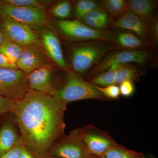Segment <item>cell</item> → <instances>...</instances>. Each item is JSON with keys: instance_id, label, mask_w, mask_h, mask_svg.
<instances>
[{"instance_id": "1", "label": "cell", "mask_w": 158, "mask_h": 158, "mask_svg": "<svg viewBox=\"0 0 158 158\" xmlns=\"http://www.w3.org/2000/svg\"><path fill=\"white\" fill-rule=\"evenodd\" d=\"M66 106L51 94L32 89L14 102L11 113L21 139L36 158L48 153L54 143L65 135Z\"/></svg>"}, {"instance_id": "9", "label": "cell", "mask_w": 158, "mask_h": 158, "mask_svg": "<svg viewBox=\"0 0 158 158\" xmlns=\"http://www.w3.org/2000/svg\"><path fill=\"white\" fill-rule=\"evenodd\" d=\"M82 139L90 153L101 157L112 148L119 144L108 133L92 125L79 128Z\"/></svg>"}, {"instance_id": "25", "label": "cell", "mask_w": 158, "mask_h": 158, "mask_svg": "<svg viewBox=\"0 0 158 158\" xmlns=\"http://www.w3.org/2000/svg\"><path fill=\"white\" fill-rule=\"evenodd\" d=\"M0 4L17 7L34 6L43 8L40 2L36 0H0Z\"/></svg>"}, {"instance_id": "6", "label": "cell", "mask_w": 158, "mask_h": 158, "mask_svg": "<svg viewBox=\"0 0 158 158\" xmlns=\"http://www.w3.org/2000/svg\"><path fill=\"white\" fill-rule=\"evenodd\" d=\"M56 23L62 34L72 39L113 42V34L110 32L91 28L77 20H57Z\"/></svg>"}, {"instance_id": "35", "label": "cell", "mask_w": 158, "mask_h": 158, "mask_svg": "<svg viewBox=\"0 0 158 158\" xmlns=\"http://www.w3.org/2000/svg\"><path fill=\"white\" fill-rule=\"evenodd\" d=\"M41 158H57L56 157H55L53 156L50 155H49L48 153L46 155L44 156H43L42 157H41Z\"/></svg>"}, {"instance_id": "15", "label": "cell", "mask_w": 158, "mask_h": 158, "mask_svg": "<svg viewBox=\"0 0 158 158\" xmlns=\"http://www.w3.org/2000/svg\"><path fill=\"white\" fill-rule=\"evenodd\" d=\"M19 135L11 120H7L0 128V157L14 147L19 142Z\"/></svg>"}, {"instance_id": "18", "label": "cell", "mask_w": 158, "mask_h": 158, "mask_svg": "<svg viewBox=\"0 0 158 158\" xmlns=\"http://www.w3.org/2000/svg\"><path fill=\"white\" fill-rule=\"evenodd\" d=\"M143 72L130 63L118 65L113 85H119L125 81H138Z\"/></svg>"}, {"instance_id": "11", "label": "cell", "mask_w": 158, "mask_h": 158, "mask_svg": "<svg viewBox=\"0 0 158 158\" xmlns=\"http://www.w3.org/2000/svg\"><path fill=\"white\" fill-rule=\"evenodd\" d=\"M27 82L30 89L50 94L57 88L54 68L50 63L28 74Z\"/></svg>"}, {"instance_id": "16", "label": "cell", "mask_w": 158, "mask_h": 158, "mask_svg": "<svg viewBox=\"0 0 158 158\" xmlns=\"http://www.w3.org/2000/svg\"><path fill=\"white\" fill-rule=\"evenodd\" d=\"M113 42L115 41L118 45L131 50H137L138 49L151 45L135 34L127 32L119 31L113 34Z\"/></svg>"}, {"instance_id": "29", "label": "cell", "mask_w": 158, "mask_h": 158, "mask_svg": "<svg viewBox=\"0 0 158 158\" xmlns=\"http://www.w3.org/2000/svg\"><path fill=\"white\" fill-rule=\"evenodd\" d=\"M24 145L21 139L14 147L5 153L0 158H18L22 150Z\"/></svg>"}, {"instance_id": "22", "label": "cell", "mask_w": 158, "mask_h": 158, "mask_svg": "<svg viewBox=\"0 0 158 158\" xmlns=\"http://www.w3.org/2000/svg\"><path fill=\"white\" fill-rule=\"evenodd\" d=\"M118 66H113L106 71L96 75L92 77L90 83L102 87L113 85Z\"/></svg>"}, {"instance_id": "23", "label": "cell", "mask_w": 158, "mask_h": 158, "mask_svg": "<svg viewBox=\"0 0 158 158\" xmlns=\"http://www.w3.org/2000/svg\"><path fill=\"white\" fill-rule=\"evenodd\" d=\"M102 6L100 3L96 1L80 0L77 2L76 5L75 14L78 18L81 19L90 11Z\"/></svg>"}, {"instance_id": "13", "label": "cell", "mask_w": 158, "mask_h": 158, "mask_svg": "<svg viewBox=\"0 0 158 158\" xmlns=\"http://www.w3.org/2000/svg\"><path fill=\"white\" fill-rule=\"evenodd\" d=\"M111 27L123 29L132 32L139 37L146 40L148 39V26L139 18L130 9L114 21L111 25Z\"/></svg>"}, {"instance_id": "24", "label": "cell", "mask_w": 158, "mask_h": 158, "mask_svg": "<svg viewBox=\"0 0 158 158\" xmlns=\"http://www.w3.org/2000/svg\"><path fill=\"white\" fill-rule=\"evenodd\" d=\"M72 6L68 1L60 2L51 9V13L54 17L64 20L68 18L71 14Z\"/></svg>"}, {"instance_id": "12", "label": "cell", "mask_w": 158, "mask_h": 158, "mask_svg": "<svg viewBox=\"0 0 158 158\" xmlns=\"http://www.w3.org/2000/svg\"><path fill=\"white\" fill-rule=\"evenodd\" d=\"M40 46L31 44L23 47L22 53L16 62L19 69L29 74L35 69L50 63Z\"/></svg>"}, {"instance_id": "17", "label": "cell", "mask_w": 158, "mask_h": 158, "mask_svg": "<svg viewBox=\"0 0 158 158\" xmlns=\"http://www.w3.org/2000/svg\"><path fill=\"white\" fill-rule=\"evenodd\" d=\"M127 2L129 9L146 23H148L154 17L156 5L153 1L130 0Z\"/></svg>"}, {"instance_id": "32", "label": "cell", "mask_w": 158, "mask_h": 158, "mask_svg": "<svg viewBox=\"0 0 158 158\" xmlns=\"http://www.w3.org/2000/svg\"><path fill=\"white\" fill-rule=\"evenodd\" d=\"M18 158H37L31 152L27 149L24 146Z\"/></svg>"}, {"instance_id": "33", "label": "cell", "mask_w": 158, "mask_h": 158, "mask_svg": "<svg viewBox=\"0 0 158 158\" xmlns=\"http://www.w3.org/2000/svg\"><path fill=\"white\" fill-rule=\"evenodd\" d=\"M6 38H7L4 35V34H3L2 32L0 31V46L2 44L4 41L6 40Z\"/></svg>"}, {"instance_id": "5", "label": "cell", "mask_w": 158, "mask_h": 158, "mask_svg": "<svg viewBox=\"0 0 158 158\" xmlns=\"http://www.w3.org/2000/svg\"><path fill=\"white\" fill-rule=\"evenodd\" d=\"M0 17L25 24L31 28H42L48 23V17L43 8L34 6L17 7L0 4Z\"/></svg>"}, {"instance_id": "30", "label": "cell", "mask_w": 158, "mask_h": 158, "mask_svg": "<svg viewBox=\"0 0 158 158\" xmlns=\"http://www.w3.org/2000/svg\"><path fill=\"white\" fill-rule=\"evenodd\" d=\"M14 102L0 96V116L2 114L12 112Z\"/></svg>"}, {"instance_id": "3", "label": "cell", "mask_w": 158, "mask_h": 158, "mask_svg": "<svg viewBox=\"0 0 158 158\" xmlns=\"http://www.w3.org/2000/svg\"><path fill=\"white\" fill-rule=\"evenodd\" d=\"M108 43L88 40L74 47L70 54L72 70L81 76L87 73L113 49V46Z\"/></svg>"}, {"instance_id": "34", "label": "cell", "mask_w": 158, "mask_h": 158, "mask_svg": "<svg viewBox=\"0 0 158 158\" xmlns=\"http://www.w3.org/2000/svg\"><path fill=\"white\" fill-rule=\"evenodd\" d=\"M85 158H102V157L94 155L90 153Z\"/></svg>"}, {"instance_id": "27", "label": "cell", "mask_w": 158, "mask_h": 158, "mask_svg": "<svg viewBox=\"0 0 158 158\" xmlns=\"http://www.w3.org/2000/svg\"><path fill=\"white\" fill-rule=\"evenodd\" d=\"M148 38L153 43L156 44L158 40V22L156 15L148 23Z\"/></svg>"}, {"instance_id": "21", "label": "cell", "mask_w": 158, "mask_h": 158, "mask_svg": "<svg viewBox=\"0 0 158 158\" xmlns=\"http://www.w3.org/2000/svg\"><path fill=\"white\" fill-rule=\"evenodd\" d=\"M23 47L6 38L0 46V52L11 61L16 63L21 56Z\"/></svg>"}, {"instance_id": "28", "label": "cell", "mask_w": 158, "mask_h": 158, "mask_svg": "<svg viewBox=\"0 0 158 158\" xmlns=\"http://www.w3.org/2000/svg\"><path fill=\"white\" fill-rule=\"evenodd\" d=\"M119 92L120 94L125 97H130L134 94L135 91V86L134 82L125 81L119 84Z\"/></svg>"}, {"instance_id": "4", "label": "cell", "mask_w": 158, "mask_h": 158, "mask_svg": "<svg viewBox=\"0 0 158 158\" xmlns=\"http://www.w3.org/2000/svg\"><path fill=\"white\" fill-rule=\"evenodd\" d=\"M27 77L19 69L0 67V96L14 102L22 99L30 89Z\"/></svg>"}, {"instance_id": "31", "label": "cell", "mask_w": 158, "mask_h": 158, "mask_svg": "<svg viewBox=\"0 0 158 158\" xmlns=\"http://www.w3.org/2000/svg\"><path fill=\"white\" fill-rule=\"evenodd\" d=\"M0 67L12 69H18L16 63L11 61L0 52Z\"/></svg>"}, {"instance_id": "20", "label": "cell", "mask_w": 158, "mask_h": 158, "mask_svg": "<svg viewBox=\"0 0 158 158\" xmlns=\"http://www.w3.org/2000/svg\"><path fill=\"white\" fill-rule=\"evenodd\" d=\"M102 158H146L143 153L127 149L119 145L112 148L103 155Z\"/></svg>"}, {"instance_id": "7", "label": "cell", "mask_w": 158, "mask_h": 158, "mask_svg": "<svg viewBox=\"0 0 158 158\" xmlns=\"http://www.w3.org/2000/svg\"><path fill=\"white\" fill-rule=\"evenodd\" d=\"M79 132V128L57 140L48 154L57 158H85L90 154Z\"/></svg>"}, {"instance_id": "19", "label": "cell", "mask_w": 158, "mask_h": 158, "mask_svg": "<svg viewBox=\"0 0 158 158\" xmlns=\"http://www.w3.org/2000/svg\"><path fill=\"white\" fill-rule=\"evenodd\" d=\"M100 3L108 15L115 19L113 21L119 18L129 9L127 1L125 0H104Z\"/></svg>"}, {"instance_id": "26", "label": "cell", "mask_w": 158, "mask_h": 158, "mask_svg": "<svg viewBox=\"0 0 158 158\" xmlns=\"http://www.w3.org/2000/svg\"><path fill=\"white\" fill-rule=\"evenodd\" d=\"M98 89L108 100H116L119 98L120 94L118 85H112L106 87H98Z\"/></svg>"}, {"instance_id": "10", "label": "cell", "mask_w": 158, "mask_h": 158, "mask_svg": "<svg viewBox=\"0 0 158 158\" xmlns=\"http://www.w3.org/2000/svg\"><path fill=\"white\" fill-rule=\"evenodd\" d=\"M0 31L6 38L22 47L31 44L42 46L32 28L25 24L12 20L1 19Z\"/></svg>"}, {"instance_id": "14", "label": "cell", "mask_w": 158, "mask_h": 158, "mask_svg": "<svg viewBox=\"0 0 158 158\" xmlns=\"http://www.w3.org/2000/svg\"><path fill=\"white\" fill-rule=\"evenodd\" d=\"M41 44L48 56L60 68L67 71V65L59 38L52 31L46 30L41 35Z\"/></svg>"}, {"instance_id": "2", "label": "cell", "mask_w": 158, "mask_h": 158, "mask_svg": "<svg viewBox=\"0 0 158 158\" xmlns=\"http://www.w3.org/2000/svg\"><path fill=\"white\" fill-rule=\"evenodd\" d=\"M59 102L67 105L71 102L86 99L108 100L96 85L86 81L79 74L67 70L64 84L51 94Z\"/></svg>"}, {"instance_id": "8", "label": "cell", "mask_w": 158, "mask_h": 158, "mask_svg": "<svg viewBox=\"0 0 158 158\" xmlns=\"http://www.w3.org/2000/svg\"><path fill=\"white\" fill-rule=\"evenodd\" d=\"M152 54L145 50H124L113 53L102 59L90 72L91 77L106 71L113 66L135 62L139 64L146 63Z\"/></svg>"}]
</instances>
